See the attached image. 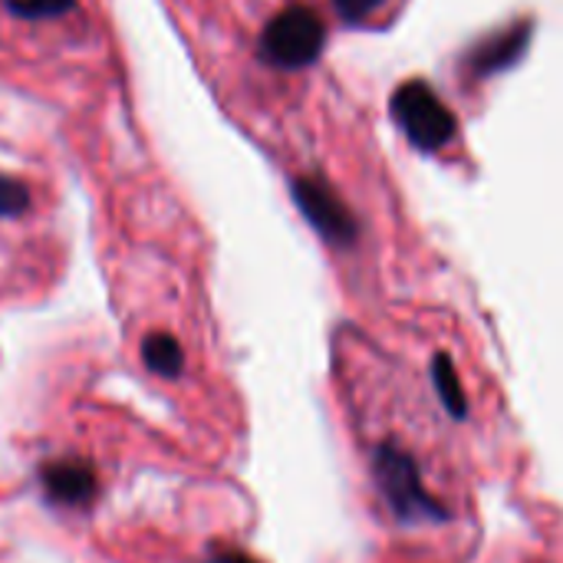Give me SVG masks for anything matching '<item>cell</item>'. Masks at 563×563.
<instances>
[{
	"label": "cell",
	"instance_id": "cell-1",
	"mask_svg": "<svg viewBox=\"0 0 563 563\" xmlns=\"http://www.w3.org/2000/svg\"><path fill=\"white\" fill-rule=\"evenodd\" d=\"M373 475L376 485L386 498V505L393 508V515L402 525H432V521H449V508L439 505L419 475V465L409 452H402L399 445H379L373 452Z\"/></svg>",
	"mask_w": 563,
	"mask_h": 563
},
{
	"label": "cell",
	"instance_id": "cell-2",
	"mask_svg": "<svg viewBox=\"0 0 563 563\" xmlns=\"http://www.w3.org/2000/svg\"><path fill=\"white\" fill-rule=\"evenodd\" d=\"M323 43H327L323 20L307 7H290V10L277 13L264 26L257 49L271 66L300 69V66H307V63H313L320 56Z\"/></svg>",
	"mask_w": 563,
	"mask_h": 563
},
{
	"label": "cell",
	"instance_id": "cell-3",
	"mask_svg": "<svg viewBox=\"0 0 563 563\" xmlns=\"http://www.w3.org/2000/svg\"><path fill=\"white\" fill-rule=\"evenodd\" d=\"M393 115L416 148L435 152L455 135V115L426 82H406L393 96Z\"/></svg>",
	"mask_w": 563,
	"mask_h": 563
},
{
	"label": "cell",
	"instance_id": "cell-4",
	"mask_svg": "<svg viewBox=\"0 0 563 563\" xmlns=\"http://www.w3.org/2000/svg\"><path fill=\"white\" fill-rule=\"evenodd\" d=\"M40 485L46 501L56 508H86L99 495L96 468L86 459H53L40 468Z\"/></svg>",
	"mask_w": 563,
	"mask_h": 563
},
{
	"label": "cell",
	"instance_id": "cell-5",
	"mask_svg": "<svg viewBox=\"0 0 563 563\" xmlns=\"http://www.w3.org/2000/svg\"><path fill=\"white\" fill-rule=\"evenodd\" d=\"M294 195H297V201H300V208H303V214L327 234V238H333V241H346V238H353V221H350V214H346V208L333 198V191L327 188V185H320V181H297V188H294Z\"/></svg>",
	"mask_w": 563,
	"mask_h": 563
},
{
	"label": "cell",
	"instance_id": "cell-6",
	"mask_svg": "<svg viewBox=\"0 0 563 563\" xmlns=\"http://www.w3.org/2000/svg\"><path fill=\"white\" fill-rule=\"evenodd\" d=\"M142 363L162 379H178L185 369V350L172 333H148L142 340Z\"/></svg>",
	"mask_w": 563,
	"mask_h": 563
},
{
	"label": "cell",
	"instance_id": "cell-7",
	"mask_svg": "<svg viewBox=\"0 0 563 563\" xmlns=\"http://www.w3.org/2000/svg\"><path fill=\"white\" fill-rule=\"evenodd\" d=\"M432 383H435L439 399L449 409V416L452 419H465L468 416V399H465L462 383H459V373H455V366H452V360L445 353H439L435 363H432Z\"/></svg>",
	"mask_w": 563,
	"mask_h": 563
},
{
	"label": "cell",
	"instance_id": "cell-8",
	"mask_svg": "<svg viewBox=\"0 0 563 563\" xmlns=\"http://www.w3.org/2000/svg\"><path fill=\"white\" fill-rule=\"evenodd\" d=\"M3 7L20 20H56L76 10V0H3Z\"/></svg>",
	"mask_w": 563,
	"mask_h": 563
},
{
	"label": "cell",
	"instance_id": "cell-9",
	"mask_svg": "<svg viewBox=\"0 0 563 563\" xmlns=\"http://www.w3.org/2000/svg\"><path fill=\"white\" fill-rule=\"evenodd\" d=\"M30 208V188L20 178L0 175V218H20Z\"/></svg>",
	"mask_w": 563,
	"mask_h": 563
},
{
	"label": "cell",
	"instance_id": "cell-10",
	"mask_svg": "<svg viewBox=\"0 0 563 563\" xmlns=\"http://www.w3.org/2000/svg\"><path fill=\"white\" fill-rule=\"evenodd\" d=\"M333 3L346 20H366L373 10H379L383 0H333Z\"/></svg>",
	"mask_w": 563,
	"mask_h": 563
},
{
	"label": "cell",
	"instance_id": "cell-11",
	"mask_svg": "<svg viewBox=\"0 0 563 563\" xmlns=\"http://www.w3.org/2000/svg\"><path fill=\"white\" fill-rule=\"evenodd\" d=\"M208 563H257L254 558H247V554H241V551H214Z\"/></svg>",
	"mask_w": 563,
	"mask_h": 563
}]
</instances>
